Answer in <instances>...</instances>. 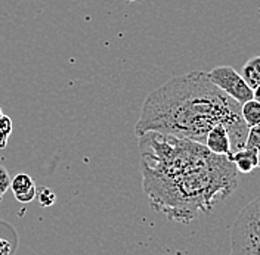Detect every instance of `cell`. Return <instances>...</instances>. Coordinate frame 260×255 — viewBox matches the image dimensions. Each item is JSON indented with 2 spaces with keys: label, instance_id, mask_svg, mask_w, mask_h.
I'll list each match as a JSON object with an SVG mask.
<instances>
[{
  "label": "cell",
  "instance_id": "6da1fadb",
  "mask_svg": "<svg viewBox=\"0 0 260 255\" xmlns=\"http://www.w3.org/2000/svg\"><path fill=\"white\" fill-rule=\"evenodd\" d=\"M142 188L155 212L189 224L207 215L238 186V170L203 143L148 131L138 137Z\"/></svg>",
  "mask_w": 260,
  "mask_h": 255
},
{
  "label": "cell",
  "instance_id": "7a4b0ae2",
  "mask_svg": "<svg viewBox=\"0 0 260 255\" xmlns=\"http://www.w3.org/2000/svg\"><path fill=\"white\" fill-rule=\"evenodd\" d=\"M220 124L229 133L232 152L245 148L248 127L241 105L216 87L207 72L192 71L166 81L146 96L135 134L155 131L204 144L211 128Z\"/></svg>",
  "mask_w": 260,
  "mask_h": 255
},
{
  "label": "cell",
  "instance_id": "3957f363",
  "mask_svg": "<svg viewBox=\"0 0 260 255\" xmlns=\"http://www.w3.org/2000/svg\"><path fill=\"white\" fill-rule=\"evenodd\" d=\"M229 255H260V196L247 204L232 224Z\"/></svg>",
  "mask_w": 260,
  "mask_h": 255
},
{
  "label": "cell",
  "instance_id": "277c9868",
  "mask_svg": "<svg viewBox=\"0 0 260 255\" xmlns=\"http://www.w3.org/2000/svg\"><path fill=\"white\" fill-rule=\"evenodd\" d=\"M207 76L216 87H219L225 95L232 97L240 105L253 99V89L245 83L243 76H240L232 66H216L210 72H207Z\"/></svg>",
  "mask_w": 260,
  "mask_h": 255
},
{
  "label": "cell",
  "instance_id": "5b68a950",
  "mask_svg": "<svg viewBox=\"0 0 260 255\" xmlns=\"http://www.w3.org/2000/svg\"><path fill=\"white\" fill-rule=\"evenodd\" d=\"M11 189L14 193V198L21 204H30L36 199L37 188L31 175H28L27 173L16 174L11 181Z\"/></svg>",
  "mask_w": 260,
  "mask_h": 255
},
{
  "label": "cell",
  "instance_id": "8992f818",
  "mask_svg": "<svg viewBox=\"0 0 260 255\" xmlns=\"http://www.w3.org/2000/svg\"><path fill=\"white\" fill-rule=\"evenodd\" d=\"M206 146L207 149L216 154V155H223V157H231L232 155V148H231V139L229 133L225 126H216L210 130L207 139H206Z\"/></svg>",
  "mask_w": 260,
  "mask_h": 255
},
{
  "label": "cell",
  "instance_id": "52a82bcc",
  "mask_svg": "<svg viewBox=\"0 0 260 255\" xmlns=\"http://www.w3.org/2000/svg\"><path fill=\"white\" fill-rule=\"evenodd\" d=\"M259 151L256 149H250V148H243L240 151L232 152V155L229 157V160L232 161L238 170V173L243 174H250L259 162V157H257Z\"/></svg>",
  "mask_w": 260,
  "mask_h": 255
},
{
  "label": "cell",
  "instance_id": "ba28073f",
  "mask_svg": "<svg viewBox=\"0 0 260 255\" xmlns=\"http://www.w3.org/2000/svg\"><path fill=\"white\" fill-rule=\"evenodd\" d=\"M19 238L15 227L5 220H0V255H15Z\"/></svg>",
  "mask_w": 260,
  "mask_h": 255
},
{
  "label": "cell",
  "instance_id": "9c48e42d",
  "mask_svg": "<svg viewBox=\"0 0 260 255\" xmlns=\"http://www.w3.org/2000/svg\"><path fill=\"white\" fill-rule=\"evenodd\" d=\"M243 79L254 90L260 86V55L247 61L243 66Z\"/></svg>",
  "mask_w": 260,
  "mask_h": 255
},
{
  "label": "cell",
  "instance_id": "30bf717a",
  "mask_svg": "<svg viewBox=\"0 0 260 255\" xmlns=\"http://www.w3.org/2000/svg\"><path fill=\"white\" fill-rule=\"evenodd\" d=\"M241 115L247 127H254L260 124V103L257 100L251 99L241 105Z\"/></svg>",
  "mask_w": 260,
  "mask_h": 255
},
{
  "label": "cell",
  "instance_id": "8fae6325",
  "mask_svg": "<svg viewBox=\"0 0 260 255\" xmlns=\"http://www.w3.org/2000/svg\"><path fill=\"white\" fill-rule=\"evenodd\" d=\"M12 130H14V126H12L11 117L3 114V110L0 108V149H5L8 146Z\"/></svg>",
  "mask_w": 260,
  "mask_h": 255
},
{
  "label": "cell",
  "instance_id": "7c38bea8",
  "mask_svg": "<svg viewBox=\"0 0 260 255\" xmlns=\"http://www.w3.org/2000/svg\"><path fill=\"white\" fill-rule=\"evenodd\" d=\"M36 199L43 208H49L52 207V205H55L56 195H55V192L52 191V189L43 186V188H39L37 192H36Z\"/></svg>",
  "mask_w": 260,
  "mask_h": 255
},
{
  "label": "cell",
  "instance_id": "4fadbf2b",
  "mask_svg": "<svg viewBox=\"0 0 260 255\" xmlns=\"http://www.w3.org/2000/svg\"><path fill=\"white\" fill-rule=\"evenodd\" d=\"M245 148L260 151V124L248 128V136H247Z\"/></svg>",
  "mask_w": 260,
  "mask_h": 255
},
{
  "label": "cell",
  "instance_id": "5bb4252c",
  "mask_svg": "<svg viewBox=\"0 0 260 255\" xmlns=\"http://www.w3.org/2000/svg\"><path fill=\"white\" fill-rule=\"evenodd\" d=\"M11 181H12V178L8 173V170L3 165H0V201L3 199L6 192L11 189Z\"/></svg>",
  "mask_w": 260,
  "mask_h": 255
},
{
  "label": "cell",
  "instance_id": "9a60e30c",
  "mask_svg": "<svg viewBox=\"0 0 260 255\" xmlns=\"http://www.w3.org/2000/svg\"><path fill=\"white\" fill-rule=\"evenodd\" d=\"M253 99H254V100H257V102L260 103V86H257V87L253 90Z\"/></svg>",
  "mask_w": 260,
  "mask_h": 255
},
{
  "label": "cell",
  "instance_id": "2e32d148",
  "mask_svg": "<svg viewBox=\"0 0 260 255\" xmlns=\"http://www.w3.org/2000/svg\"><path fill=\"white\" fill-rule=\"evenodd\" d=\"M257 157H259V162H257V167L260 168V151H259V154H257Z\"/></svg>",
  "mask_w": 260,
  "mask_h": 255
},
{
  "label": "cell",
  "instance_id": "e0dca14e",
  "mask_svg": "<svg viewBox=\"0 0 260 255\" xmlns=\"http://www.w3.org/2000/svg\"><path fill=\"white\" fill-rule=\"evenodd\" d=\"M126 2H139V0H126Z\"/></svg>",
  "mask_w": 260,
  "mask_h": 255
}]
</instances>
